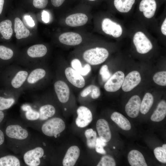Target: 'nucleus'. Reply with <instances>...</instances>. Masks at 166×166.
I'll return each instance as SVG.
<instances>
[{
  "mask_svg": "<svg viewBox=\"0 0 166 166\" xmlns=\"http://www.w3.org/2000/svg\"><path fill=\"white\" fill-rule=\"evenodd\" d=\"M89 0L91 1H94L96 0Z\"/></svg>",
  "mask_w": 166,
  "mask_h": 166,
  "instance_id": "de8ad7c7",
  "label": "nucleus"
},
{
  "mask_svg": "<svg viewBox=\"0 0 166 166\" xmlns=\"http://www.w3.org/2000/svg\"><path fill=\"white\" fill-rule=\"evenodd\" d=\"M56 75L61 77L71 87L77 89L84 88L86 85L85 78L70 65H57Z\"/></svg>",
  "mask_w": 166,
  "mask_h": 166,
  "instance_id": "7ed1b4c3",
  "label": "nucleus"
},
{
  "mask_svg": "<svg viewBox=\"0 0 166 166\" xmlns=\"http://www.w3.org/2000/svg\"><path fill=\"white\" fill-rule=\"evenodd\" d=\"M96 126L100 139L104 142H109L111 138V134L107 121L104 119H100L97 121Z\"/></svg>",
  "mask_w": 166,
  "mask_h": 166,
  "instance_id": "4468645a",
  "label": "nucleus"
},
{
  "mask_svg": "<svg viewBox=\"0 0 166 166\" xmlns=\"http://www.w3.org/2000/svg\"><path fill=\"white\" fill-rule=\"evenodd\" d=\"M141 100L137 95L132 96L125 106V111L127 115L130 117H136L140 111Z\"/></svg>",
  "mask_w": 166,
  "mask_h": 166,
  "instance_id": "ddd939ff",
  "label": "nucleus"
},
{
  "mask_svg": "<svg viewBox=\"0 0 166 166\" xmlns=\"http://www.w3.org/2000/svg\"><path fill=\"white\" fill-rule=\"evenodd\" d=\"M12 26V22L9 19H5L0 22V35L1 39L8 40L11 38L13 33Z\"/></svg>",
  "mask_w": 166,
  "mask_h": 166,
  "instance_id": "b1692460",
  "label": "nucleus"
},
{
  "mask_svg": "<svg viewBox=\"0 0 166 166\" xmlns=\"http://www.w3.org/2000/svg\"><path fill=\"white\" fill-rule=\"evenodd\" d=\"M8 136L13 139L22 140L28 136L27 131L18 125H11L8 126L6 130Z\"/></svg>",
  "mask_w": 166,
  "mask_h": 166,
  "instance_id": "2eb2a0df",
  "label": "nucleus"
},
{
  "mask_svg": "<svg viewBox=\"0 0 166 166\" xmlns=\"http://www.w3.org/2000/svg\"><path fill=\"white\" fill-rule=\"evenodd\" d=\"M101 94L100 88L96 85L91 84L83 88L80 96L82 98L89 97L93 99H96L99 97Z\"/></svg>",
  "mask_w": 166,
  "mask_h": 166,
  "instance_id": "4be33fe9",
  "label": "nucleus"
},
{
  "mask_svg": "<svg viewBox=\"0 0 166 166\" xmlns=\"http://www.w3.org/2000/svg\"><path fill=\"white\" fill-rule=\"evenodd\" d=\"M124 78V74L121 71L114 73L105 83L104 88L108 92H114L118 90L121 87Z\"/></svg>",
  "mask_w": 166,
  "mask_h": 166,
  "instance_id": "6e6552de",
  "label": "nucleus"
},
{
  "mask_svg": "<svg viewBox=\"0 0 166 166\" xmlns=\"http://www.w3.org/2000/svg\"><path fill=\"white\" fill-rule=\"evenodd\" d=\"M65 128L64 121L61 118L54 117L46 121L42 125V130L45 135L55 136L63 132Z\"/></svg>",
  "mask_w": 166,
  "mask_h": 166,
  "instance_id": "423d86ee",
  "label": "nucleus"
},
{
  "mask_svg": "<svg viewBox=\"0 0 166 166\" xmlns=\"http://www.w3.org/2000/svg\"><path fill=\"white\" fill-rule=\"evenodd\" d=\"M128 159L131 166H147L143 154L136 150L131 151L128 154Z\"/></svg>",
  "mask_w": 166,
  "mask_h": 166,
  "instance_id": "412c9836",
  "label": "nucleus"
},
{
  "mask_svg": "<svg viewBox=\"0 0 166 166\" xmlns=\"http://www.w3.org/2000/svg\"><path fill=\"white\" fill-rule=\"evenodd\" d=\"M135 2V0H114V4L116 9L122 13L129 12Z\"/></svg>",
  "mask_w": 166,
  "mask_h": 166,
  "instance_id": "cd10ccee",
  "label": "nucleus"
},
{
  "mask_svg": "<svg viewBox=\"0 0 166 166\" xmlns=\"http://www.w3.org/2000/svg\"><path fill=\"white\" fill-rule=\"evenodd\" d=\"M48 3V0H33V5L36 8L42 9L45 8Z\"/></svg>",
  "mask_w": 166,
  "mask_h": 166,
  "instance_id": "ea45409f",
  "label": "nucleus"
},
{
  "mask_svg": "<svg viewBox=\"0 0 166 166\" xmlns=\"http://www.w3.org/2000/svg\"><path fill=\"white\" fill-rule=\"evenodd\" d=\"M49 14L48 13L43 10L42 13V20L45 23H47L49 21Z\"/></svg>",
  "mask_w": 166,
  "mask_h": 166,
  "instance_id": "79ce46f5",
  "label": "nucleus"
},
{
  "mask_svg": "<svg viewBox=\"0 0 166 166\" xmlns=\"http://www.w3.org/2000/svg\"><path fill=\"white\" fill-rule=\"evenodd\" d=\"M102 29L105 34L112 35L114 38L119 37L122 33L121 25L108 18H105L103 20Z\"/></svg>",
  "mask_w": 166,
  "mask_h": 166,
  "instance_id": "f8f14e48",
  "label": "nucleus"
},
{
  "mask_svg": "<svg viewBox=\"0 0 166 166\" xmlns=\"http://www.w3.org/2000/svg\"><path fill=\"white\" fill-rule=\"evenodd\" d=\"M116 164L114 159L111 156L105 155L101 158L97 166H115Z\"/></svg>",
  "mask_w": 166,
  "mask_h": 166,
  "instance_id": "e433bc0d",
  "label": "nucleus"
},
{
  "mask_svg": "<svg viewBox=\"0 0 166 166\" xmlns=\"http://www.w3.org/2000/svg\"><path fill=\"white\" fill-rule=\"evenodd\" d=\"M156 8L155 0H142L139 5V10L143 12L144 16L150 18L154 15Z\"/></svg>",
  "mask_w": 166,
  "mask_h": 166,
  "instance_id": "6ab92c4d",
  "label": "nucleus"
},
{
  "mask_svg": "<svg viewBox=\"0 0 166 166\" xmlns=\"http://www.w3.org/2000/svg\"><path fill=\"white\" fill-rule=\"evenodd\" d=\"M111 120L122 129L129 130L131 128V124L128 119L121 113L114 112L111 116Z\"/></svg>",
  "mask_w": 166,
  "mask_h": 166,
  "instance_id": "5701e85b",
  "label": "nucleus"
},
{
  "mask_svg": "<svg viewBox=\"0 0 166 166\" xmlns=\"http://www.w3.org/2000/svg\"><path fill=\"white\" fill-rule=\"evenodd\" d=\"M106 144V143L103 141L99 137L97 138L95 146L96 151L98 153L105 154L106 152L104 149V147Z\"/></svg>",
  "mask_w": 166,
  "mask_h": 166,
  "instance_id": "58836bf2",
  "label": "nucleus"
},
{
  "mask_svg": "<svg viewBox=\"0 0 166 166\" xmlns=\"http://www.w3.org/2000/svg\"><path fill=\"white\" fill-rule=\"evenodd\" d=\"M22 109L24 111H26V117L28 120L34 121L39 119V112L33 109L30 106L27 105H23Z\"/></svg>",
  "mask_w": 166,
  "mask_h": 166,
  "instance_id": "f704fd0d",
  "label": "nucleus"
},
{
  "mask_svg": "<svg viewBox=\"0 0 166 166\" xmlns=\"http://www.w3.org/2000/svg\"><path fill=\"white\" fill-rule=\"evenodd\" d=\"M21 94L16 93L8 98L0 96V111L8 109L11 107L15 103L16 98Z\"/></svg>",
  "mask_w": 166,
  "mask_h": 166,
  "instance_id": "c756f323",
  "label": "nucleus"
},
{
  "mask_svg": "<svg viewBox=\"0 0 166 166\" xmlns=\"http://www.w3.org/2000/svg\"><path fill=\"white\" fill-rule=\"evenodd\" d=\"M162 33L164 35H166V19L164 21L161 28Z\"/></svg>",
  "mask_w": 166,
  "mask_h": 166,
  "instance_id": "c03bdc74",
  "label": "nucleus"
},
{
  "mask_svg": "<svg viewBox=\"0 0 166 166\" xmlns=\"http://www.w3.org/2000/svg\"><path fill=\"white\" fill-rule=\"evenodd\" d=\"M24 18L26 23L29 26L32 27L35 26L34 21L30 16L26 15Z\"/></svg>",
  "mask_w": 166,
  "mask_h": 166,
  "instance_id": "a19ab883",
  "label": "nucleus"
},
{
  "mask_svg": "<svg viewBox=\"0 0 166 166\" xmlns=\"http://www.w3.org/2000/svg\"><path fill=\"white\" fill-rule=\"evenodd\" d=\"M47 52V48L43 44L33 45L26 50V53L27 57L18 60V64L23 67L30 69L43 64L40 62L38 59L43 58L46 55Z\"/></svg>",
  "mask_w": 166,
  "mask_h": 166,
  "instance_id": "20e7f679",
  "label": "nucleus"
},
{
  "mask_svg": "<svg viewBox=\"0 0 166 166\" xmlns=\"http://www.w3.org/2000/svg\"><path fill=\"white\" fill-rule=\"evenodd\" d=\"M153 79L157 84L162 86L166 85V71H161L156 73Z\"/></svg>",
  "mask_w": 166,
  "mask_h": 166,
  "instance_id": "c9c22d12",
  "label": "nucleus"
},
{
  "mask_svg": "<svg viewBox=\"0 0 166 166\" xmlns=\"http://www.w3.org/2000/svg\"><path fill=\"white\" fill-rule=\"evenodd\" d=\"M30 69L13 64L8 68L7 84L8 89L21 93Z\"/></svg>",
  "mask_w": 166,
  "mask_h": 166,
  "instance_id": "f03ea898",
  "label": "nucleus"
},
{
  "mask_svg": "<svg viewBox=\"0 0 166 166\" xmlns=\"http://www.w3.org/2000/svg\"><path fill=\"white\" fill-rule=\"evenodd\" d=\"M141 80V76L138 71H131L124 77L121 86L122 89L124 92L130 91L137 86Z\"/></svg>",
  "mask_w": 166,
  "mask_h": 166,
  "instance_id": "9b49d317",
  "label": "nucleus"
},
{
  "mask_svg": "<svg viewBox=\"0 0 166 166\" xmlns=\"http://www.w3.org/2000/svg\"><path fill=\"white\" fill-rule=\"evenodd\" d=\"M113 149H115V147H114V146L113 147Z\"/></svg>",
  "mask_w": 166,
  "mask_h": 166,
  "instance_id": "09e8293b",
  "label": "nucleus"
},
{
  "mask_svg": "<svg viewBox=\"0 0 166 166\" xmlns=\"http://www.w3.org/2000/svg\"><path fill=\"white\" fill-rule=\"evenodd\" d=\"M52 5L55 7H58L61 6L65 0H51Z\"/></svg>",
  "mask_w": 166,
  "mask_h": 166,
  "instance_id": "37998d69",
  "label": "nucleus"
},
{
  "mask_svg": "<svg viewBox=\"0 0 166 166\" xmlns=\"http://www.w3.org/2000/svg\"><path fill=\"white\" fill-rule=\"evenodd\" d=\"M19 159L13 155L6 156L0 158V166H19Z\"/></svg>",
  "mask_w": 166,
  "mask_h": 166,
  "instance_id": "2f4dec72",
  "label": "nucleus"
},
{
  "mask_svg": "<svg viewBox=\"0 0 166 166\" xmlns=\"http://www.w3.org/2000/svg\"><path fill=\"white\" fill-rule=\"evenodd\" d=\"M99 74L102 81L105 82L112 75L107 65H103L99 70Z\"/></svg>",
  "mask_w": 166,
  "mask_h": 166,
  "instance_id": "4c0bfd02",
  "label": "nucleus"
},
{
  "mask_svg": "<svg viewBox=\"0 0 166 166\" xmlns=\"http://www.w3.org/2000/svg\"><path fill=\"white\" fill-rule=\"evenodd\" d=\"M4 141V136L3 132L0 130V145H1Z\"/></svg>",
  "mask_w": 166,
  "mask_h": 166,
  "instance_id": "a18cd8bd",
  "label": "nucleus"
},
{
  "mask_svg": "<svg viewBox=\"0 0 166 166\" xmlns=\"http://www.w3.org/2000/svg\"><path fill=\"white\" fill-rule=\"evenodd\" d=\"M77 116L75 120L77 126L83 128L88 126L92 121L93 116L91 110L87 107L81 106L77 110Z\"/></svg>",
  "mask_w": 166,
  "mask_h": 166,
  "instance_id": "1a4fd4ad",
  "label": "nucleus"
},
{
  "mask_svg": "<svg viewBox=\"0 0 166 166\" xmlns=\"http://www.w3.org/2000/svg\"><path fill=\"white\" fill-rule=\"evenodd\" d=\"M88 20L87 16L83 13H77L68 16L65 19V23L68 26L77 27L85 24Z\"/></svg>",
  "mask_w": 166,
  "mask_h": 166,
  "instance_id": "aec40b11",
  "label": "nucleus"
},
{
  "mask_svg": "<svg viewBox=\"0 0 166 166\" xmlns=\"http://www.w3.org/2000/svg\"><path fill=\"white\" fill-rule=\"evenodd\" d=\"M44 154L43 149L41 147H37L26 152L23 156L24 160L28 166H37L40 164V158Z\"/></svg>",
  "mask_w": 166,
  "mask_h": 166,
  "instance_id": "9d476101",
  "label": "nucleus"
},
{
  "mask_svg": "<svg viewBox=\"0 0 166 166\" xmlns=\"http://www.w3.org/2000/svg\"><path fill=\"white\" fill-rule=\"evenodd\" d=\"M80 153V150L77 146L73 145L69 147L63 159V166H74L79 156Z\"/></svg>",
  "mask_w": 166,
  "mask_h": 166,
  "instance_id": "dca6fc26",
  "label": "nucleus"
},
{
  "mask_svg": "<svg viewBox=\"0 0 166 166\" xmlns=\"http://www.w3.org/2000/svg\"><path fill=\"white\" fill-rule=\"evenodd\" d=\"M59 40L61 43L70 46L78 45L82 41V37L80 34L73 32L62 34L59 36Z\"/></svg>",
  "mask_w": 166,
  "mask_h": 166,
  "instance_id": "f3484780",
  "label": "nucleus"
},
{
  "mask_svg": "<svg viewBox=\"0 0 166 166\" xmlns=\"http://www.w3.org/2000/svg\"><path fill=\"white\" fill-rule=\"evenodd\" d=\"M109 55V52L106 49L97 47L85 50L82 57L84 62L92 66L102 63L107 59Z\"/></svg>",
  "mask_w": 166,
  "mask_h": 166,
  "instance_id": "39448f33",
  "label": "nucleus"
},
{
  "mask_svg": "<svg viewBox=\"0 0 166 166\" xmlns=\"http://www.w3.org/2000/svg\"><path fill=\"white\" fill-rule=\"evenodd\" d=\"M133 42L137 52L141 54L147 53L152 48L151 41L144 33L140 31L135 34Z\"/></svg>",
  "mask_w": 166,
  "mask_h": 166,
  "instance_id": "0eeeda50",
  "label": "nucleus"
},
{
  "mask_svg": "<svg viewBox=\"0 0 166 166\" xmlns=\"http://www.w3.org/2000/svg\"><path fill=\"white\" fill-rule=\"evenodd\" d=\"M155 156L156 159L162 163H166V144L163 145L162 147L156 148L154 150Z\"/></svg>",
  "mask_w": 166,
  "mask_h": 166,
  "instance_id": "72a5a7b5",
  "label": "nucleus"
},
{
  "mask_svg": "<svg viewBox=\"0 0 166 166\" xmlns=\"http://www.w3.org/2000/svg\"><path fill=\"white\" fill-rule=\"evenodd\" d=\"M14 26V30L17 39H21L29 36V30L25 27L19 18L17 17L15 18Z\"/></svg>",
  "mask_w": 166,
  "mask_h": 166,
  "instance_id": "393cba45",
  "label": "nucleus"
},
{
  "mask_svg": "<svg viewBox=\"0 0 166 166\" xmlns=\"http://www.w3.org/2000/svg\"><path fill=\"white\" fill-rule=\"evenodd\" d=\"M85 135L88 147L91 148H95L97 138L96 132L92 128H89L85 130Z\"/></svg>",
  "mask_w": 166,
  "mask_h": 166,
  "instance_id": "473e14b6",
  "label": "nucleus"
},
{
  "mask_svg": "<svg viewBox=\"0 0 166 166\" xmlns=\"http://www.w3.org/2000/svg\"><path fill=\"white\" fill-rule=\"evenodd\" d=\"M70 66L85 78L88 77L91 73L92 66L84 62H82L80 60L75 58L71 60Z\"/></svg>",
  "mask_w": 166,
  "mask_h": 166,
  "instance_id": "a211bd4d",
  "label": "nucleus"
},
{
  "mask_svg": "<svg viewBox=\"0 0 166 166\" xmlns=\"http://www.w3.org/2000/svg\"><path fill=\"white\" fill-rule=\"evenodd\" d=\"M53 77L50 69L44 63L30 69L23 90H35L46 85Z\"/></svg>",
  "mask_w": 166,
  "mask_h": 166,
  "instance_id": "f257e3e1",
  "label": "nucleus"
},
{
  "mask_svg": "<svg viewBox=\"0 0 166 166\" xmlns=\"http://www.w3.org/2000/svg\"><path fill=\"white\" fill-rule=\"evenodd\" d=\"M4 117V113L2 111H0V123L2 121Z\"/></svg>",
  "mask_w": 166,
  "mask_h": 166,
  "instance_id": "49530a36",
  "label": "nucleus"
},
{
  "mask_svg": "<svg viewBox=\"0 0 166 166\" xmlns=\"http://www.w3.org/2000/svg\"><path fill=\"white\" fill-rule=\"evenodd\" d=\"M152 95L149 93H146L141 101L140 111L143 114H145L149 111L153 102Z\"/></svg>",
  "mask_w": 166,
  "mask_h": 166,
  "instance_id": "c85d7f7f",
  "label": "nucleus"
},
{
  "mask_svg": "<svg viewBox=\"0 0 166 166\" xmlns=\"http://www.w3.org/2000/svg\"><path fill=\"white\" fill-rule=\"evenodd\" d=\"M14 52L11 48L0 45V59L3 61H11L14 58Z\"/></svg>",
  "mask_w": 166,
  "mask_h": 166,
  "instance_id": "7c9ffc66",
  "label": "nucleus"
},
{
  "mask_svg": "<svg viewBox=\"0 0 166 166\" xmlns=\"http://www.w3.org/2000/svg\"><path fill=\"white\" fill-rule=\"evenodd\" d=\"M39 119L41 120H45L52 117L55 114L56 109L51 104H46L40 107L39 109Z\"/></svg>",
  "mask_w": 166,
  "mask_h": 166,
  "instance_id": "bb28decb",
  "label": "nucleus"
},
{
  "mask_svg": "<svg viewBox=\"0 0 166 166\" xmlns=\"http://www.w3.org/2000/svg\"><path fill=\"white\" fill-rule=\"evenodd\" d=\"M166 115V103L162 100L158 104L157 107L151 117V120L158 122L163 120Z\"/></svg>",
  "mask_w": 166,
  "mask_h": 166,
  "instance_id": "a878e982",
  "label": "nucleus"
}]
</instances>
